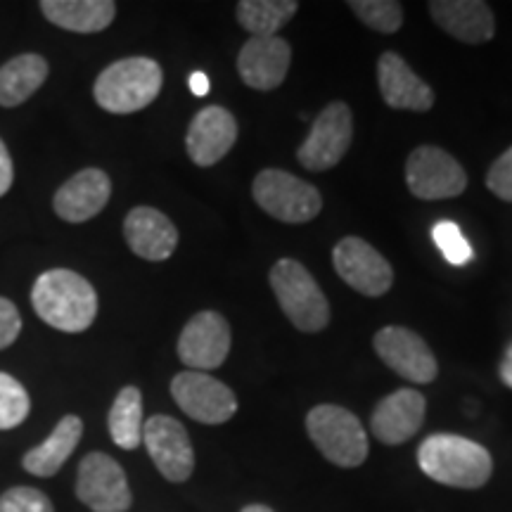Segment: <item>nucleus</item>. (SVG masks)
Returning a JSON list of instances; mask_svg holds the SVG:
<instances>
[{
    "mask_svg": "<svg viewBox=\"0 0 512 512\" xmlns=\"http://www.w3.org/2000/svg\"><path fill=\"white\" fill-rule=\"evenodd\" d=\"M31 306L50 328L69 332L88 330L98 316V294L86 278L67 268H53L36 278Z\"/></svg>",
    "mask_w": 512,
    "mask_h": 512,
    "instance_id": "1",
    "label": "nucleus"
},
{
    "mask_svg": "<svg viewBox=\"0 0 512 512\" xmlns=\"http://www.w3.org/2000/svg\"><path fill=\"white\" fill-rule=\"evenodd\" d=\"M418 465L434 482L453 489H479L491 479L494 460L482 444L458 434H432L418 448Z\"/></svg>",
    "mask_w": 512,
    "mask_h": 512,
    "instance_id": "2",
    "label": "nucleus"
},
{
    "mask_svg": "<svg viewBox=\"0 0 512 512\" xmlns=\"http://www.w3.org/2000/svg\"><path fill=\"white\" fill-rule=\"evenodd\" d=\"M164 72L150 57H126L112 62L95 79L93 98L110 114H133L145 110L162 91Z\"/></svg>",
    "mask_w": 512,
    "mask_h": 512,
    "instance_id": "3",
    "label": "nucleus"
},
{
    "mask_svg": "<svg viewBox=\"0 0 512 512\" xmlns=\"http://www.w3.org/2000/svg\"><path fill=\"white\" fill-rule=\"evenodd\" d=\"M275 299L299 332H320L330 323V302L302 261L280 259L268 273Z\"/></svg>",
    "mask_w": 512,
    "mask_h": 512,
    "instance_id": "4",
    "label": "nucleus"
},
{
    "mask_svg": "<svg viewBox=\"0 0 512 512\" xmlns=\"http://www.w3.org/2000/svg\"><path fill=\"white\" fill-rule=\"evenodd\" d=\"M306 432L320 453L337 467H358L366 463L370 446L366 427L347 408L320 403L306 415Z\"/></svg>",
    "mask_w": 512,
    "mask_h": 512,
    "instance_id": "5",
    "label": "nucleus"
},
{
    "mask_svg": "<svg viewBox=\"0 0 512 512\" xmlns=\"http://www.w3.org/2000/svg\"><path fill=\"white\" fill-rule=\"evenodd\" d=\"M252 195L268 216L283 223H309L323 209V197L316 185L283 169L259 171L252 183Z\"/></svg>",
    "mask_w": 512,
    "mask_h": 512,
    "instance_id": "6",
    "label": "nucleus"
},
{
    "mask_svg": "<svg viewBox=\"0 0 512 512\" xmlns=\"http://www.w3.org/2000/svg\"><path fill=\"white\" fill-rule=\"evenodd\" d=\"M351 140H354V114L347 102H330L313 121L309 136L297 150V162L313 174L335 169L349 152Z\"/></svg>",
    "mask_w": 512,
    "mask_h": 512,
    "instance_id": "7",
    "label": "nucleus"
},
{
    "mask_svg": "<svg viewBox=\"0 0 512 512\" xmlns=\"http://www.w3.org/2000/svg\"><path fill=\"white\" fill-rule=\"evenodd\" d=\"M406 183L418 200H451L465 192L467 174L446 150L437 145H420L408 155Z\"/></svg>",
    "mask_w": 512,
    "mask_h": 512,
    "instance_id": "8",
    "label": "nucleus"
},
{
    "mask_svg": "<svg viewBox=\"0 0 512 512\" xmlns=\"http://www.w3.org/2000/svg\"><path fill=\"white\" fill-rule=\"evenodd\" d=\"M76 496L93 512H126L133 503L126 472L107 453L93 451L81 460Z\"/></svg>",
    "mask_w": 512,
    "mask_h": 512,
    "instance_id": "9",
    "label": "nucleus"
},
{
    "mask_svg": "<svg viewBox=\"0 0 512 512\" xmlns=\"http://www.w3.org/2000/svg\"><path fill=\"white\" fill-rule=\"evenodd\" d=\"M332 264L351 290L366 297H382L392 290L394 268L377 249L356 235H347L332 249Z\"/></svg>",
    "mask_w": 512,
    "mask_h": 512,
    "instance_id": "10",
    "label": "nucleus"
},
{
    "mask_svg": "<svg viewBox=\"0 0 512 512\" xmlns=\"http://www.w3.org/2000/svg\"><path fill=\"white\" fill-rule=\"evenodd\" d=\"M171 396L188 418L202 425H223L238 413L233 389L216 377L185 370L171 380Z\"/></svg>",
    "mask_w": 512,
    "mask_h": 512,
    "instance_id": "11",
    "label": "nucleus"
},
{
    "mask_svg": "<svg viewBox=\"0 0 512 512\" xmlns=\"http://www.w3.org/2000/svg\"><path fill=\"white\" fill-rule=\"evenodd\" d=\"M373 347L384 366L392 368L403 380L413 384H430L437 380V356L418 332L401 328V325H387L375 332Z\"/></svg>",
    "mask_w": 512,
    "mask_h": 512,
    "instance_id": "12",
    "label": "nucleus"
},
{
    "mask_svg": "<svg viewBox=\"0 0 512 512\" xmlns=\"http://www.w3.org/2000/svg\"><path fill=\"white\" fill-rule=\"evenodd\" d=\"M143 444L164 479L188 482L195 470V451L181 422L169 415H152L143 425Z\"/></svg>",
    "mask_w": 512,
    "mask_h": 512,
    "instance_id": "13",
    "label": "nucleus"
},
{
    "mask_svg": "<svg viewBox=\"0 0 512 512\" xmlns=\"http://www.w3.org/2000/svg\"><path fill=\"white\" fill-rule=\"evenodd\" d=\"M230 335L228 320L216 311L195 313L178 337V358L185 366L197 370H216L228 358Z\"/></svg>",
    "mask_w": 512,
    "mask_h": 512,
    "instance_id": "14",
    "label": "nucleus"
},
{
    "mask_svg": "<svg viewBox=\"0 0 512 512\" xmlns=\"http://www.w3.org/2000/svg\"><path fill=\"white\" fill-rule=\"evenodd\" d=\"M292 64V48L283 36H249L238 55V72L254 91H275L283 86Z\"/></svg>",
    "mask_w": 512,
    "mask_h": 512,
    "instance_id": "15",
    "label": "nucleus"
},
{
    "mask_svg": "<svg viewBox=\"0 0 512 512\" xmlns=\"http://www.w3.org/2000/svg\"><path fill=\"white\" fill-rule=\"evenodd\" d=\"M235 140H238V121L233 114L221 105H209L192 117L185 150L192 162L207 169L233 150Z\"/></svg>",
    "mask_w": 512,
    "mask_h": 512,
    "instance_id": "16",
    "label": "nucleus"
},
{
    "mask_svg": "<svg viewBox=\"0 0 512 512\" xmlns=\"http://www.w3.org/2000/svg\"><path fill=\"white\" fill-rule=\"evenodd\" d=\"M425 408L427 401L418 389H396L375 406L370 430L382 444L399 446L418 434L425 422Z\"/></svg>",
    "mask_w": 512,
    "mask_h": 512,
    "instance_id": "17",
    "label": "nucleus"
},
{
    "mask_svg": "<svg viewBox=\"0 0 512 512\" xmlns=\"http://www.w3.org/2000/svg\"><path fill=\"white\" fill-rule=\"evenodd\" d=\"M377 86H380L382 100L392 110L408 112H430L434 107V91L408 67L401 55L387 53L377 60Z\"/></svg>",
    "mask_w": 512,
    "mask_h": 512,
    "instance_id": "18",
    "label": "nucleus"
},
{
    "mask_svg": "<svg viewBox=\"0 0 512 512\" xmlns=\"http://www.w3.org/2000/svg\"><path fill=\"white\" fill-rule=\"evenodd\" d=\"M112 181L102 169H83L74 174L53 197V209L62 221L86 223L107 207Z\"/></svg>",
    "mask_w": 512,
    "mask_h": 512,
    "instance_id": "19",
    "label": "nucleus"
},
{
    "mask_svg": "<svg viewBox=\"0 0 512 512\" xmlns=\"http://www.w3.org/2000/svg\"><path fill=\"white\" fill-rule=\"evenodd\" d=\"M427 8L434 24L456 41L479 46L496 34L494 10L484 0H432Z\"/></svg>",
    "mask_w": 512,
    "mask_h": 512,
    "instance_id": "20",
    "label": "nucleus"
},
{
    "mask_svg": "<svg viewBox=\"0 0 512 512\" xmlns=\"http://www.w3.org/2000/svg\"><path fill=\"white\" fill-rule=\"evenodd\" d=\"M124 238L131 252L145 261H166L178 247V230L155 207H136L124 221Z\"/></svg>",
    "mask_w": 512,
    "mask_h": 512,
    "instance_id": "21",
    "label": "nucleus"
},
{
    "mask_svg": "<svg viewBox=\"0 0 512 512\" xmlns=\"http://www.w3.org/2000/svg\"><path fill=\"white\" fill-rule=\"evenodd\" d=\"M81 437L83 420L79 415H64L55 425L53 434L43 444H38L24 453L22 467L34 477H55L74 453V448L79 446Z\"/></svg>",
    "mask_w": 512,
    "mask_h": 512,
    "instance_id": "22",
    "label": "nucleus"
},
{
    "mask_svg": "<svg viewBox=\"0 0 512 512\" xmlns=\"http://www.w3.org/2000/svg\"><path fill=\"white\" fill-rule=\"evenodd\" d=\"M41 10L48 22L74 34H100L117 17L112 0H43Z\"/></svg>",
    "mask_w": 512,
    "mask_h": 512,
    "instance_id": "23",
    "label": "nucleus"
},
{
    "mask_svg": "<svg viewBox=\"0 0 512 512\" xmlns=\"http://www.w3.org/2000/svg\"><path fill=\"white\" fill-rule=\"evenodd\" d=\"M48 60L38 53L12 57L0 67V107H19L48 79Z\"/></svg>",
    "mask_w": 512,
    "mask_h": 512,
    "instance_id": "24",
    "label": "nucleus"
},
{
    "mask_svg": "<svg viewBox=\"0 0 512 512\" xmlns=\"http://www.w3.org/2000/svg\"><path fill=\"white\" fill-rule=\"evenodd\" d=\"M143 425V394L138 387H124L107 415L112 441L124 451H133L143 444Z\"/></svg>",
    "mask_w": 512,
    "mask_h": 512,
    "instance_id": "25",
    "label": "nucleus"
},
{
    "mask_svg": "<svg viewBox=\"0 0 512 512\" xmlns=\"http://www.w3.org/2000/svg\"><path fill=\"white\" fill-rule=\"evenodd\" d=\"M297 10V0H240L235 17L249 36H278Z\"/></svg>",
    "mask_w": 512,
    "mask_h": 512,
    "instance_id": "26",
    "label": "nucleus"
},
{
    "mask_svg": "<svg viewBox=\"0 0 512 512\" xmlns=\"http://www.w3.org/2000/svg\"><path fill=\"white\" fill-rule=\"evenodd\" d=\"M349 8L366 27L380 34H396L403 27V5L396 0H349Z\"/></svg>",
    "mask_w": 512,
    "mask_h": 512,
    "instance_id": "27",
    "label": "nucleus"
},
{
    "mask_svg": "<svg viewBox=\"0 0 512 512\" xmlns=\"http://www.w3.org/2000/svg\"><path fill=\"white\" fill-rule=\"evenodd\" d=\"M31 399L19 380L0 373V430H15L29 418Z\"/></svg>",
    "mask_w": 512,
    "mask_h": 512,
    "instance_id": "28",
    "label": "nucleus"
},
{
    "mask_svg": "<svg viewBox=\"0 0 512 512\" xmlns=\"http://www.w3.org/2000/svg\"><path fill=\"white\" fill-rule=\"evenodd\" d=\"M434 245L441 249V254L446 256L448 264L453 266H465L472 259V247L465 240L463 230L451 221H439L432 230Z\"/></svg>",
    "mask_w": 512,
    "mask_h": 512,
    "instance_id": "29",
    "label": "nucleus"
},
{
    "mask_svg": "<svg viewBox=\"0 0 512 512\" xmlns=\"http://www.w3.org/2000/svg\"><path fill=\"white\" fill-rule=\"evenodd\" d=\"M0 512H55L53 501L34 486H12L0 496Z\"/></svg>",
    "mask_w": 512,
    "mask_h": 512,
    "instance_id": "30",
    "label": "nucleus"
},
{
    "mask_svg": "<svg viewBox=\"0 0 512 512\" xmlns=\"http://www.w3.org/2000/svg\"><path fill=\"white\" fill-rule=\"evenodd\" d=\"M486 188L494 192L498 200L512 202V145L491 164L486 174Z\"/></svg>",
    "mask_w": 512,
    "mask_h": 512,
    "instance_id": "31",
    "label": "nucleus"
},
{
    "mask_svg": "<svg viewBox=\"0 0 512 512\" xmlns=\"http://www.w3.org/2000/svg\"><path fill=\"white\" fill-rule=\"evenodd\" d=\"M22 332V316H19L15 302L0 297V351L12 347Z\"/></svg>",
    "mask_w": 512,
    "mask_h": 512,
    "instance_id": "32",
    "label": "nucleus"
},
{
    "mask_svg": "<svg viewBox=\"0 0 512 512\" xmlns=\"http://www.w3.org/2000/svg\"><path fill=\"white\" fill-rule=\"evenodd\" d=\"M12 181H15V166H12L8 147L0 140V197L12 188Z\"/></svg>",
    "mask_w": 512,
    "mask_h": 512,
    "instance_id": "33",
    "label": "nucleus"
},
{
    "mask_svg": "<svg viewBox=\"0 0 512 512\" xmlns=\"http://www.w3.org/2000/svg\"><path fill=\"white\" fill-rule=\"evenodd\" d=\"M190 91L197 95V98H204L209 93V76L204 72H195L190 76Z\"/></svg>",
    "mask_w": 512,
    "mask_h": 512,
    "instance_id": "34",
    "label": "nucleus"
},
{
    "mask_svg": "<svg viewBox=\"0 0 512 512\" xmlns=\"http://www.w3.org/2000/svg\"><path fill=\"white\" fill-rule=\"evenodd\" d=\"M498 373H501V380H503L505 387L512 389V342L508 344V349H505Z\"/></svg>",
    "mask_w": 512,
    "mask_h": 512,
    "instance_id": "35",
    "label": "nucleus"
},
{
    "mask_svg": "<svg viewBox=\"0 0 512 512\" xmlns=\"http://www.w3.org/2000/svg\"><path fill=\"white\" fill-rule=\"evenodd\" d=\"M242 512H273L271 508H268V505H247V508H242Z\"/></svg>",
    "mask_w": 512,
    "mask_h": 512,
    "instance_id": "36",
    "label": "nucleus"
}]
</instances>
